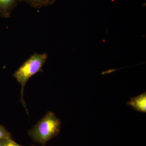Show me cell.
I'll list each match as a JSON object with an SVG mask.
<instances>
[{
  "instance_id": "cell-1",
  "label": "cell",
  "mask_w": 146,
  "mask_h": 146,
  "mask_svg": "<svg viewBox=\"0 0 146 146\" xmlns=\"http://www.w3.org/2000/svg\"><path fill=\"white\" fill-rule=\"evenodd\" d=\"M61 122L54 113L49 112L29 130L35 142L44 146L47 142L60 133Z\"/></svg>"
},
{
  "instance_id": "cell-2",
  "label": "cell",
  "mask_w": 146,
  "mask_h": 146,
  "mask_svg": "<svg viewBox=\"0 0 146 146\" xmlns=\"http://www.w3.org/2000/svg\"><path fill=\"white\" fill-rule=\"evenodd\" d=\"M48 56L47 53L39 54L35 52L13 74V77L21 84V101L25 108L26 104L23 98L25 86L29 79L32 76L36 73L43 72L42 68L46 62Z\"/></svg>"
},
{
  "instance_id": "cell-3",
  "label": "cell",
  "mask_w": 146,
  "mask_h": 146,
  "mask_svg": "<svg viewBox=\"0 0 146 146\" xmlns=\"http://www.w3.org/2000/svg\"><path fill=\"white\" fill-rule=\"evenodd\" d=\"M19 0H0V17L9 18L18 5Z\"/></svg>"
},
{
  "instance_id": "cell-4",
  "label": "cell",
  "mask_w": 146,
  "mask_h": 146,
  "mask_svg": "<svg viewBox=\"0 0 146 146\" xmlns=\"http://www.w3.org/2000/svg\"><path fill=\"white\" fill-rule=\"evenodd\" d=\"M127 104L131 106L133 109L137 111L146 112V93H143L140 96L131 99L130 101L127 102Z\"/></svg>"
},
{
  "instance_id": "cell-5",
  "label": "cell",
  "mask_w": 146,
  "mask_h": 146,
  "mask_svg": "<svg viewBox=\"0 0 146 146\" xmlns=\"http://www.w3.org/2000/svg\"><path fill=\"white\" fill-rule=\"evenodd\" d=\"M57 0H19V3L25 2L31 7L41 8L52 5Z\"/></svg>"
},
{
  "instance_id": "cell-6",
  "label": "cell",
  "mask_w": 146,
  "mask_h": 146,
  "mask_svg": "<svg viewBox=\"0 0 146 146\" xmlns=\"http://www.w3.org/2000/svg\"><path fill=\"white\" fill-rule=\"evenodd\" d=\"M11 138V134L3 126L0 125V140Z\"/></svg>"
},
{
  "instance_id": "cell-7",
  "label": "cell",
  "mask_w": 146,
  "mask_h": 146,
  "mask_svg": "<svg viewBox=\"0 0 146 146\" xmlns=\"http://www.w3.org/2000/svg\"><path fill=\"white\" fill-rule=\"evenodd\" d=\"M4 146H23L19 144L16 143L15 141H13L11 138L9 139H7L4 145ZM31 146H35L33 145Z\"/></svg>"
},
{
  "instance_id": "cell-8",
  "label": "cell",
  "mask_w": 146,
  "mask_h": 146,
  "mask_svg": "<svg viewBox=\"0 0 146 146\" xmlns=\"http://www.w3.org/2000/svg\"><path fill=\"white\" fill-rule=\"evenodd\" d=\"M6 140L7 139H3V140H0V146H4Z\"/></svg>"
}]
</instances>
